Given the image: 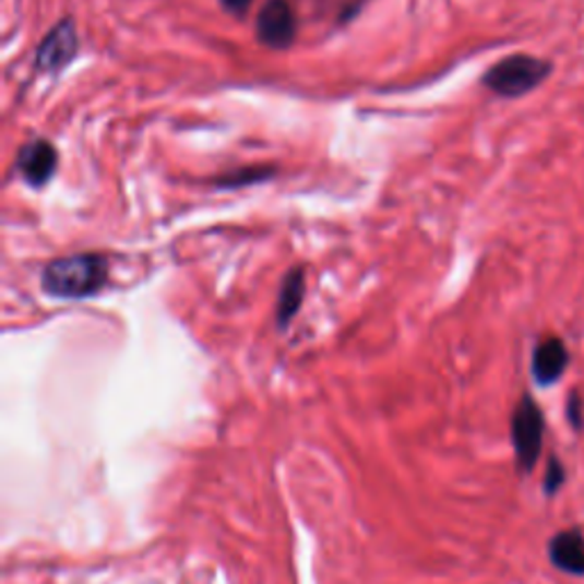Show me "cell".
I'll use <instances>...</instances> for the list:
<instances>
[{
    "instance_id": "1",
    "label": "cell",
    "mask_w": 584,
    "mask_h": 584,
    "mask_svg": "<svg viewBox=\"0 0 584 584\" xmlns=\"http://www.w3.org/2000/svg\"><path fill=\"white\" fill-rule=\"evenodd\" d=\"M108 282V261L98 253H75V257L48 263L41 272V288L56 299H85L96 295Z\"/></svg>"
},
{
    "instance_id": "2",
    "label": "cell",
    "mask_w": 584,
    "mask_h": 584,
    "mask_svg": "<svg viewBox=\"0 0 584 584\" xmlns=\"http://www.w3.org/2000/svg\"><path fill=\"white\" fill-rule=\"evenodd\" d=\"M550 69L552 67L546 60L516 53L493 64L485 73L481 83H485V87H489L498 96L516 98V96L529 94L532 90H537L550 75Z\"/></svg>"
},
{
    "instance_id": "3",
    "label": "cell",
    "mask_w": 584,
    "mask_h": 584,
    "mask_svg": "<svg viewBox=\"0 0 584 584\" xmlns=\"http://www.w3.org/2000/svg\"><path fill=\"white\" fill-rule=\"evenodd\" d=\"M512 441L516 450L519 466L529 473L537 466L541 443H544V416L537 402L532 397H523L516 406L512 418Z\"/></svg>"
},
{
    "instance_id": "4",
    "label": "cell",
    "mask_w": 584,
    "mask_h": 584,
    "mask_svg": "<svg viewBox=\"0 0 584 584\" xmlns=\"http://www.w3.org/2000/svg\"><path fill=\"white\" fill-rule=\"evenodd\" d=\"M297 35V21L286 0H267L257 19V37L261 44L286 50L293 46Z\"/></svg>"
},
{
    "instance_id": "5",
    "label": "cell",
    "mask_w": 584,
    "mask_h": 584,
    "mask_svg": "<svg viewBox=\"0 0 584 584\" xmlns=\"http://www.w3.org/2000/svg\"><path fill=\"white\" fill-rule=\"evenodd\" d=\"M75 56H79V33H75V23L71 19H64L41 39L35 64L39 71L58 73Z\"/></svg>"
},
{
    "instance_id": "6",
    "label": "cell",
    "mask_w": 584,
    "mask_h": 584,
    "mask_svg": "<svg viewBox=\"0 0 584 584\" xmlns=\"http://www.w3.org/2000/svg\"><path fill=\"white\" fill-rule=\"evenodd\" d=\"M16 169L25 183L44 188L58 169V148L48 140H33L19 151Z\"/></svg>"
},
{
    "instance_id": "7",
    "label": "cell",
    "mask_w": 584,
    "mask_h": 584,
    "mask_svg": "<svg viewBox=\"0 0 584 584\" xmlns=\"http://www.w3.org/2000/svg\"><path fill=\"white\" fill-rule=\"evenodd\" d=\"M569 363V351L560 338H548L535 349V359H532V374H535L541 386L555 384L562 377Z\"/></svg>"
},
{
    "instance_id": "8",
    "label": "cell",
    "mask_w": 584,
    "mask_h": 584,
    "mask_svg": "<svg viewBox=\"0 0 584 584\" xmlns=\"http://www.w3.org/2000/svg\"><path fill=\"white\" fill-rule=\"evenodd\" d=\"M550 560L571 575H584V539L580 532H560L550 541Z\"/></svg>"
},
{
    "instance_id": "9",
    "label": "cell",
    "mask_w": 584,
    "mask_h": 584,
    "mask_svg": "<svg viewBox=\"0 0 584 584\" xmlns=\"http://www.w3.org/2000/svg\"><path fill=\"white\" fill-rule=\"evenodd\" d=\"M303 270L295 267L286 274L282 290H278V301H276V324L286 329L297 311L301 309V299H303Z\"/></svg>"
},
{
    "instance_id": "10",
    "label": "cell",
    "mask_w": 584,
    "mask_h": 584,
    "mask_svg": "<svg viewBox=\"0 0 584 584\" xmlns=\"http://www.w3.org/2000/svg\"><path fill=\"white\" fill-rule=\"evenodd\" d=\"M274 171L272 169H242L224 176V179H217L219 188H240V186H251L270 179Z\"/></svg>"
},
{
    "instance_id": "11",
    "label": "cell",
    "mask_w": 584,
    "mask_h": 584,
    "mask_svg": "<svg viewBox=\"0 0 584 584\" xmlns=\"http://www.w3.org/2000/svg\"><path fill=\"white\" fill-rule=\"evenodd\" d=\"M546 493H555L557 489L562 487V481H564V468L560 462H550L548 464V470H546Z\"/></svg>"
},
{
    "instance_id": "12",
    "label": "cell",
    "mask_w": 584,
    "mask_h": 584,
    "mask_svg": "<svg viewBox=\"0 0 584 584\" xmlns=\"http://www.w3.org/2000/svg\"><path fill=\"white\" fill-rule=\"evenodd\" d=\"M222 8L228 12V14H234V16H245L247 10L251 8L253 0H219Z\"/></svg>"
},
{
    "instance_id": "13",
    "label": "cell",
    "mask_w": 584,
    "mask_h": 584,
    "mask_svg": "<svg viewBox=\"0 0 584 584\" xmlns=\"http://www.w3.org/2000/svg\"><path fill=\"white\" fill-rule=\"evenodd\" d=\"M569 420L575 429L582 427V400L577 393H573L569 400Z\"/></svg>"
}]
</instances>
